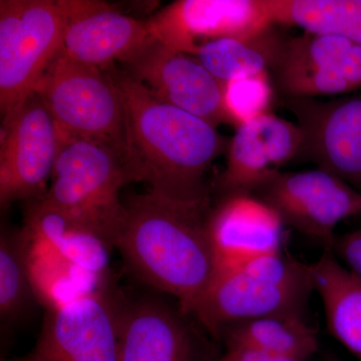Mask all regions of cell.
<instances>
[{
    "label": "cell",
    "mask_w": 361,
    "mask_h": 361,
    "mask_svg": "<svg viewBox=\"0 0 361 361\" xmlns=\"http://www.w3.org/2000/svg\"><path fill=\"white\" fill-rule=\"evenodd\" d=\"M66 16L52 0L0 1V113L13 115L63 49Z\"/></svg>",
    "instance_id": "cell-6"
},
{
    "label": "cell",
    "mask_w": 361,
    "mask_h": 361,
    "mask_svg": "<svg viewBox=\"0 0 361 361\" xmlns=\"http://www.w3.org/2000/svg\"><path fill=\"white\" fill-rule=\"evenodd\" d=\"M274 85L269 73L237 78L225 84V106L233 127L271 113Z\"/></svg>",
    "instance_id": "cell-24"
},
{
    "label": "cell",
    "mask_w": 361,
    "mask_h": 361,
    "mask_svg": "<svg viewBox=\"0 0 361 361\" xmlns=\"http://www.w3.org/2000/svg\"><path fill=\"white\" fill-rule=\"evenodd\" d=\"M116 248L128 269L193 316L216 274L209 235L211 204H187L148 192L128 200Z\"/></svg>",
    "instance_id": "cell-2"
},
{
    "label": "cell",
    "mask_w": 361,
    "mask_h": 361,
    "mask_svg": "<svg viewBox=\"0 0 361 361\" xmlns=\"http://www.w3.org/2000/svg\"><path fill=\"white\" fill-rule=\"evenodd\" d=\"M303 134L299 158L336 176L361 193V94L323 101L282 97Z\"/></svg>",
    "instance_id": "cell-12"
},
{
    "label": "cell",
    "mask_w": 361,
    "mask_h": 361,
    "mask_svg": "<svg viewBox=\"0 0 361 361\" xmlns=\"http://www.w3.org/2000/svg\"><path fill=\"white\" fill-rule=\"evenodd\" d=\"M126 113L123 161L130 182L187 204H210L205 174L230 140L206 121L161 101L125 71L110 68Z\"/></svg>",
    "instance_id": "cell-1"
},
{
    "label": "cell",
    "mask_w": 361,
    "mask_h": 361,
    "mask_svg": "<svg viewBox=\"0 0 361 361\" xmlns=\"http://www.w3.org/2000/svg\"><path fill=\"white\" fill-rule=\"evenodd\" d=\"M310 265L330 334L361 361V280L330 249Z\"/></svg>",
    "instance_id": "cell-19"
},
{
    "label": "cell",
    "mask_w": 361,
    "mask_h": 361,
    "mask_svg": "<svg viewBox=\"0 0 361 361\" xmlns=\"http://www.w3.org/2000/svg\"><path fill=\"white\" fill-rule=\"evenodd\" d=\"M346 269L361 280V228L336 236L329 248Z\"/></svg>",
    "instance_id": "cell-25"
},
{
    "label": "cell",
    "mask_w": 361,
    "mask_h": 361,
    "mask_svg": "<svg viewBox=\"0 0 361 361\" xmlns=\"http://www.w3.org/2000/svg\"><path fill=\"white\" fill-rule=\"evenodd\" d=\"M285 226L329 248L342 221L361 215V193L322 169L280 172L253 193Z\"/></svg>",
    "instance_id": "cell-7"
},
{
    "label": "cell",
    "mask_w": 361,
    "mask_h": 361,
    "mask_svg": "<svg viewBox=\"0 0 361 361\" xmlns=\"http://www.w3.org/2000/svg\"><path fill=\"white\" fill-rule=\"evenodd\" d=\"M274 25L297 26L361 44V0H267Z\"/></svg>",
    "instance_id": "cell-22"
},
{
    "label": "cell",
    "mask_w": 361,
    "mask_h": 361,
    "mask_svg": "<svg viewBox=\"0 0 361 361\" xmlns=\"http://www.w3.org/2000/svg\"><path fill=\"white\" fill-rule=\"evenodd\" d=\"M179 304L163 295L120 298L118 361H214Z\"/></svg>",
    "instance_id": "cell-11"
},
{
    "label": "cell",
    "mask_w": 361,
    "mask_h": 361,
    "mask_svg": "<svg viewBox=\"0 0 361 361\" xmlns=\"http://www.w3.org/2000/svg\"><path fill=\"white\" fill-rule=\"evenodd\" d=\"M1 361H37L35 360V356H33L32 353H27V355L25 356H21V357H14V358H6V360H2Z\"/></svg>",
    "instance_id": "cell-27"
},
{
    "label": "cell",
    "mask_w": 361,
    "mask_h": 361,
    "mask_svg": "<svg viewBox=\"0 0 361 361\" xmlns=\"http://www.w3.org/2000/svg\"><path fill=\"white\" fill-rule=\"evenodd\" d=\"M272 25L252 35L214 40L193 56L222 84L237 78L271 73L288 37Z\"/></svg>",
    "instance_id": "cell-20"
},
{
    "label": "cell",
    "mask_w": 361,
    "mask_h": 361,
    "mask_svg": "<svg viewBox=\"0 0 361 361\" xmlns=\"http://www.w3.org/2000/svg\"><path fill=\"white\" fill-rule=\"evenodd\" d=\"M228 344H241L272 355H293L308 360L318 348L315 330L303 313H280L233 325L221 334Z\"/></svg>",
    "instance_id": "cell-21"
},
{
    "label": "cell",
    "mask_w": 361,
    "mask_h": 361,
    "mask_svg": "<svg viewBox=\"0 0 361 361\" xmlns=\"http://www.w3.org/2000/svg\"><path fill=\"white\" fill-rule=\"evenodd\" d=\"M303 134L295 123L272 113L256 116L235 129L229 142L227 161L219 179L222 193L253 194L298 158Z\"/></svg>",
    "instance_id": "cell-16"
},
{
    "label": "cell",
    "mask_w": 361,
    "mask_h": 361,
    "mask_svg": "<svg viewBox=\"0 0 361 361\" xmlns=\"http://www.w3.org/2000/svg\"><path fill=\"white\" fill-rule=\"evenodd\" d=\"M33 94L61 135L103 142L123 159L125 104L110 70L78 63L61 51Z\"/></svg>",
    "instance_id": "cell-5"
},
{
    "label": "cell",
    "mask_w": 361,
    "mask_h": 361,
    "mask_svg": "<svg viewBox=\"0 0 361 361\" xmlns=\"http://www.w3.org/2000/svg\"><path fill=\"white\" fill-rule=\"evenodd\" d=\"M128 73L171 106L214 127L232 125L225 106V85L195 56L155 39L129 63Z\"/></svg>",
    "instance_id": "cell-13"
},
{
    "label": "cell",
    "mask_w": 361,
    "mask_h": 361,
    "mask_svg": "<svg viewBox=\"0 0 361 361\" xmlns=\"http://www.w3.org/2000/svg\"><path fill=\"white\" fill-rule=\"evenodd\" d=\"M26 203L23 228L30 236L44 242L78 269L104 281L113 248L94 233L52 208L44 199Z\"/></svg>",
    "instance_id": "cell-18"
},
{
    "label": "cell",
    "mask_w": 361,
    "mask_h": 361,
    "mask_svg": "<svg viewBox=\"0 0 361 361\" xmlns=\"http://www.w3.org/2000/svg\"><path fill=\"white\" fill-rule=\"evenodd\" d=\"M30 240L25 228L0 237V318L13 324L37 300L30 269Z\"/></svg>",
    "instance_id": "cell-23"
},
{
    "label": "cell",
    "mask_w": 361,
    "mask_h": 361,
    "mask_svg": "<svg viewBox=\"0 0 361 361\" xmlns=\"http://www.w3.org/2000/svg\"><path fill=\"white\" fill-rule=\"evenodd\" d=\"M66 16L63 54L103 70L123 66L155 39L149 21H142L94 0H59Z\"/></svg>",
    "instance_id": "cell-14"
},
{
    "label": "cell",
    "mask_w": 361,
    "mask_h": 361,
    "mask_svg": "<svg viewBox=\"0 0 361 361\" xmlns=\"http://www.w3.org/2000/svg\"><path fill=\"white\" fill-rule=\"evenodd\" d=\"M270 75L282 97L317 99L357 92L361 44L325 33L288 37Z\"/></svg>",
    "instance_id": "cell-9"
},
{
    "label": "cell",
    "mask_w": 361,
    "mask_h": 361,
    "mask_svg": "<svg viewBox=\"0 0 361 361\" xmlns=\"http://www.w3.org/2000/svg\"><path fill=\"white\" fill-rule=\"evenodd\" d=\"M226 353L234 356L238 361H274V355L251 346L241 344H228Z\"/></svg>",
    "instance_id": "cell-26"
},
{
    "label": "cell",
    "mask_w": 361,
    "mask_h": 361,
    "mask_svg": "<svg viewBox=\"0 0 361 361\" xmlns=\"http://www.w3.org/2000/svg\"><path fill=\"white\" fill-rule=\"evenodd\" d=\"M128 183L125 161L116 149L61 134L51 187L42 199L116 248L126 216L120 191Z\"/></svg>",
    "instance_id": "cell-3"
},
{
    "label": "cell",
    "mask_w": 361,
    "mask_h": 361,
    "mask_svg": "<svg viewBox=\"0 0 361 361\" xmlns=\"http://www.w3.org/2000/svg\"><path fill=\"white\" fill-rule=\"evenodd\" d=\"M313 291L311 265L282 250L216 274L192 317L219 339L226 329L239 323L302 313Z\"/></svg>",
    "instance_id": "cell-4"
},
{
    "label": "cell",
    "mask_w": 361,
    "mask_h": 361,
    "mask_svg": "<svg viewBox=\"0 0 361 361\" xmlns=\"http://www.w3.org/2000/svg\"><path fill=\"white\" fill-rule=\"evenodd\" d=\"M61 134L54 118L33 94L1 123L0 204L32 201L47 193L58 158Z\"/></svg>",
    "instance_id": "cell-8"
},
{
    "label": "cell",
    "mask_w": 361,
    "mask_h": 361,
    "mask_svg": "<svg viewBox=\"0 0 361 361\" xmlns=\"http://www.w3.org/2000/svg\"><path fill=\"white\" fill-rule=\"evenodd\" d=\"M120 298L108 287L47 310L37 361H118Z\"/></svg>",
    "instance_id": "cell-10"
},
{
    "label": "cell",
    "mask_w": 361,
    "mask_h": 361,
    "mask_svg": "<svg viewBox=\"0 0 361 361\" xmlns=\"http://www.w3.org/2000/svg\"><path fill=\"white\" fill-rule=\"evenodd\" d=\"M208 226L216 274L283 250L284 223L254 194L226 195Z\"/></svg>",
    "instance_id": "cell-17"
},
{
    "label": "cell",
    "mask_w": 361,
    "mask_h": 361,
    "mask_svg": "<svg viewBox=\"0 0 361 361\" xmlns=\"http://www.w3.org/2000/svg\"><path fill=\"white\" fill-rule=\"evenodd\" d=\"M149 23L157 39L190 56L214 40L245 37L274 25L267 0H182Z\"/></svg>",
    "instance_id": "cell-15"
}]
</instances>
